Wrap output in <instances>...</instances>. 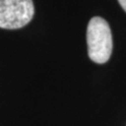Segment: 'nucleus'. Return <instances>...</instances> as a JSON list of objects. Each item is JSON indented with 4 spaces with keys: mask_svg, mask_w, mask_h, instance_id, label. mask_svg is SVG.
Wrapping results in <instances>:
<instances>
[{
    "mask_svg": "<svg viewBox=\"0 0 126 126\" xmlns=\"http://www.w3.org/2000/svg\"><path fill=\"white\" fill-rule=\"evenodd\" d=\"M86 40L90 60L98 64H103L109 60L112 52V37L107 21L101 17L90 19Z\"/></svg>",
    "mask_w": 126,
    "mask_h": 126,
    "instance_id": "1",
    "label": "nucleus"
},
{
    "mask_svg": "<svg viewBox=\"0 0 126 126\" xmlns=\"http://www.w3.org/2000/svg\"><path fill=\"white\" fill-rule=\"evenodd\" d=\"M34 13L33 0H0V27L21 29L31 22Z\"/></svg>",
    "mask_w": 126,
    "mask_h": 126,
    "instance_id": "2",
    "label": "nucleus"
},
{
    "mask_svg": "<svg viewBox=\"0 0 126 126\" xmlns=\"http://www.w3.org/2000/svg\"><path fill=\"white\" fill-rule=\"evenodd\" d=\"M118 1H119L120 5L122 6V9L126 12V0H118Z\"/></svg>",
    "mask_w": 126,
    "mask_h": 126,
    "instance_id": "3",
    "label": "nucleus"
}]
</instances>
